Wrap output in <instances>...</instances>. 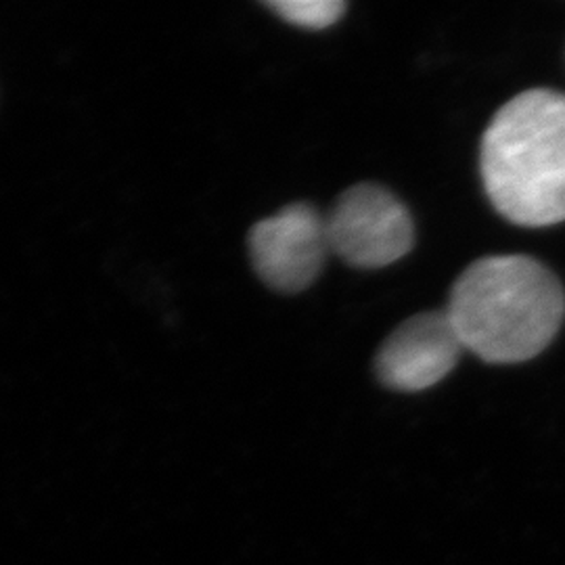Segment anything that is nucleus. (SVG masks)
Listing matches in <instances>:
<instances>
[{
  "label": "nucleus",
  "instance_id": "6",
  "mask_svg": "<svg viewBox=\"0 0 565 565\" xmlns=\"http://www.w3.org/2000/svg\"><path fill=\"white\" fill-rule=\"evenodd\" d=\"M266 7L282 21L306 30H324L345 13V2L340 0H270Z\"/></svg>",
  "mask_w": 565,
  "mask_h": 565
},
{
  "label": "nucleus",
  "instance_id": "3",
  "mask_svg": "<svg viewBox=\"0 0 565 565\" xmlns=\"http://www.w3.org/2000/svg\"><path fill=\"white\" fill-rule=\"evenodd\" d=\"M324 218L331 254L354 268H384L403 260L415 245L408 207L373 182L343 191Z\"/></svg>",
  "mask_w": 565,
  "mask_h": 565
},
{
  "label": "nucleus",
  "instance_id": "2",
  "mask_svg": "<svg viewBox=\"0 0 565 565\" xmlns=\"http://www.w3.org/2000/svg\"><path fill=\"white\" fill-rule=\"evenodd\" d=\"M486 195L509 223L565 221V95L532 88L507 102L480 147Z\"/></svg>",
  "mask_w": 565,
  "mask_h": 565
},
{
  "label": "nucleus",
  "instance_id": "1",
  "mask_svg": "<svg viewBox=\"0 0 565 565\" xmlns=\"http://www.w3.org/2000/svg\"><path fill=\"white\" fill-rule=\"evenodd\" d=\"M445 312L465 352L484 363H525L564 324V285L530 256H486L459 275Z\"/></svg>",
  "mask_w": 565,
  "mask_h": 565
},
{
  "label": "nucleus",
  "instance_id": "5",
  "mask_svg": "<svg viewBox=\"0 0 565 565\" xmlns=\"http://www.w3.org/2000/svg\"><path fill=\"white\" fill-rule=\"evenodd\" d=\"M465 348L445 310L406 319L375 356L380 382L396 392H424L440 384L457 366Z\"/></svg>",
  "mask_w": 565,
  "mask_h": 565
},
{
  "label": "nucleus",
  "instance_id": "4",
  "mask_svg": "<svg viewBox=\"0 0 565 565\" xmlns=\"http://www.w3.org/2000/svg\"><path fill=\"white\" fill-rule=\"evenodd\" d=\"M247 247L258 277L268 287L298 294L317 281L331 254L327 218L308 203H291L254 224Z\"/></svg>",
  "mask_w": 565,
  "mask_h": 565
}]
</instances>
